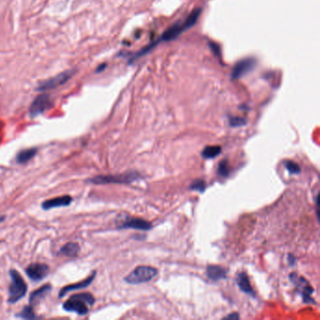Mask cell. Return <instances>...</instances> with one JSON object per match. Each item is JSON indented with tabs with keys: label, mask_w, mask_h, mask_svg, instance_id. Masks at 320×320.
Masks as SVG:
<instances>
[{
	"label": "cell",
	"mask_w": 320,
	"mask_h": 320,
	"mask_svg": "<svg viewBox=\"0 0 320 320\" xmlns=\"http://www.w3.org/2000/svg\"><path fill=\"white\" fill-rule=\"evenodd\" d=\"M10 275L12 283L9 290V302L15 303L25 297L27 291V285L18 271L12 270L10 271Z\"/></svg>",
	"instance_id": "3957f363"
},
{
	"label": "cell",
	"mask_w": 320,
	"mask_h": 320,
	"mask_svg": "<svg viewBox=\"0 0 320 320\" xmlns=\"http://www.w3.org/2000/svg\"><path fill=\"white\" fill-rule=\"evenodd\" d=\"M25 272L31 280L38 282L42 281L47 276V274L49 273V267L42 263H33L26 268Z\"/></svg>",
	"instance_id": "9c48e42d"
},
{
	"label": "cell",
	"mask_w": 320,
	"mask_h": 320,
	"mask_svg": "<svg viewBox=\"0 0 320 320\" xmlns=\"http://www.w3.org/2000/svg\"><path fill=\"white\" fill-rule=\"evenodd\" d=\"M75 72L74 71H65L61 74H57L54 77H51L47 80L43 81L38 85V91H46L56 88L57 86L64 85L66 82H68L73 76Z\"/></svg>",
	"instance_id": "5b68a950"
},
{
	"label": "cell",
	"mask_w": 320,
	"mask_h": 320,
	"mask_svg": "<svg viewBox=\"0 0 320 320\" xmlns=\"http://www.w3.org/2000/svg\"><path fill=\"white\" fill-rule=\"evenodd\" d=\"M37 151V148H27V149H25V150H22L17 155V162H18L19 164L27 163L28 161H30L32 158L35 157Z\"/></svg>",
	"instance_id": "ac0fdd59"
},
{
	"label": "cell",
	"mask_w": 320,
	"mask_h": 320,
	"mask_svg": "<svg viewBox=\"0 0 320 320\" xmlns=\"http://www.w3.org/2000/svg\"><path fill=\"white\" fill-rule=\"evenodd\" d=\"M54 105L53 99L48 94H42L34 100L30 106V116L32 117H37L43 114V112L50 109Z\"/></svg>",
	"instance_id": "52a82bcc"
},
{
	"label": "cell",
	"mask_w": 320,
	"mask_h": 320,
	"mask_svg": "<svg viewBox=\"0 0 320 320\" xmlns=\"http://www.w3.org/2000/svg\"><path fill=\"white\" fill-rule=\"evenodd\" d=\"M284 166L286 167V169L289 170V172L292 175H296V174H299L301 172V167L299 165H297L294 162L292 161H286Z\"/></svg>",
	"instance_id": "603a6c76"
},
{
	"label": "cell",
	"mask_w": 320,
	"mask_h": 320,
	"mask_svg": "<svg viewBox=\"0 0 320 320\" xmlns=\"http://www.w3.org/2000/svg\"><path fill=\"white\" fill-rule=\"evenodd\" d=\"M222 152L221 146H208L202 150V157L205 159H213Z\"/></svg>",
	"instance_id": "d6986e66"
},
{
	"label": "cell",
	"mask_w": 320,
	"mask_h": 320,
	"mask_svg": "<svg viewBox=\"0 0 320 320\" xmlns=\"http://www.w3.org/2000/svg\"><path fill=\"white\" fill-rule=\"evenodd\" d=\"M139 178V175L136 172L125 173L120 175H110V176H99L90 180L96 184L105 183H130Z\"/></svg>",
	"instance_id": "8992f818"
},
{
	"label": "cell",
	"mask_w": 320,
	"mask_h": 320,
	"mask_svg": "<svg viewBox=\"0 0 320 320\" xmlns=\"http://www.w3.org/2000/svg\"><path fill=\"white\" fill-rule=\"evenodd\" d=\"M51 290V285L50 284H45L42 287H40L39 290L34 291L30 296L29 302L31 304H35L37 302H41L43 298H45L46 295L48 294Z\"/></svg>",
	"instance_id": "2e32d148"
},
{
	"label": "cell",
	"mask_w": 320,
	"mask_h": 320,
	"mask_svg": "<svg viewBox=\"0 0 320 320\" xmlns=\"http://www.w3.org/2000/svg\"><path fill=\"white\" fill-rule=\"evenodd\" d=\"M237 283L241 291L246 293L248 295L254 296V291L252 290V285L250 283V280L245 272H240L237 278Z\"/></svg>",
	"instance_id": "9a60e30c"
},
{
	"label": "cell",
	"mask_w": 320,
	"mask_h": 320,
	"mask_svg": "<svg viewBox=\"0 0 320 320\" xmlns=\"http://www.w3.org/2000/svg\"><path fill=\"white\" fill-rule=\"evenodd\" d=\"M73 198L70 196H63V197H56V198H52L49 200H46L42 204V207L43 209H54V208H58V207H67L70 204L72 203Z\"/></svg>",
	"instance_id": "7c38bea8"
},
{
	"label": "cell",
	"mask_w": 320,
	"mask_h": 320,
	"mask_svg": "<svg viewBox=\"0 0 320 320\" xmlns=\"http://www.w3.org/2000/svg\"><path fill=\"white\" fill-rule=\"evenodd\" d=\"M95 299L89 293H80L72 296L63 303V308L67 312H74L79 315L88 313V307L93 305Z\"/></svg>",
	"instance_id": "7a4b0ae2"
},
{
	"label": "cell",
	"mask_w": 320,
	"mask_h": 320,
	"mask_svg": "<svg viewBox=\"0 0 320 320\" xmlns=\"http://www.w3.org/2000/svg\"><path fill=\"white\" fill-rule=\"evenodd\" d=\"M229 172H230V168L228 166V161H222L218 167V174L222 178H226L229 175Z\"/></svg>",
	"instance_id": "44dd1931"
},
{
	"label": "cell",
	"mask_w": 320,
	"mask_h": 320,
	"mask_svg": "<svg viewBox=\"0 0 320 320\" xmlns=\"http://www.w3.org/2000/svg\"><path fill=\"white\" fill-rule=\"evenodd\" d=\"M226 318H229V319H239V318H240V315H239L238 313H233V314L227 315Z\"/></svg>",
	"instance_id": "d4e9b609"
},
{
	"label": "cell",
	"mask_w": 320,
	"mask_h": 320,
	"mask_svg": "<svg viewBox=\"0 0 320 320\" xmlns=\"http://www.w3.org/2000/svg\"><path fill=\"white\" fill-rule=\"evenodd\" d=\"M200 13H201V10H197V11L193 12L187 18L185 19L184 21H181V22L176 23L175 25H173L157 41H155L153 43H151L150 45H148L146 48H144L140 52H138L135 56H132V58L130 60L131 61L135 60L136 58H138V57H140L143 55H146L149 50L153 49L155 45H157L158 43L169 42V41H172L174 39L179 37L182 32L189 29L190 27H191L193 25L197 23V20L199 18Z\"/></svg>",
	"instance_id": "6da1fadb"
},
{
	"label": "cell",
	"mask_w": 320,
	"mask_h": 320,
	"mask_svg": "<svg viewBox=\"0 0 320 320\" xmlns=\"http://www.w3.org/2000/svg\"><path fill=\"white\" fill-rule=\"evenodd\" d=\"M246 123V120L240 117H232L230 118V124L233 127H238V126H242Z\"/></svg>",
	"instance_id": "cb8c5ba5"
},
{
	"label": "cell",
	"mask_w": 320,
	"mask_h": 320,
	"mask_svg": "<svg viewBox=\"0 0 320 320\" xmlns=\"http://www.w3.org/2000/svg\"><path fill=\"white\" fill-rule=\"evenodd\" d=\"M18 316L22 317V318H25V319H32V318H35L36 315L34 314V310L32 306H26V307L23 309V311L21 312V314H19Z\"/></svg>",
	"instance_id": "7402d4cb"
},
{
	"label": "cell",
	"mask_w": 320,
	"mask_h": 320,
	"mask_svg": "<svg viewBox=\"0 0 320 320\" xmlns=\"http://www.w3.org/2000/svg\"><path fill=\"white\" fill-rule=\"evenodd\" d=\"M118 228H133V229H137V230H144L147 231L152 228V225L150 222L142 219V218H137V217H133V218H128L127 220H125L118 227Z\"/></svg>",
	"instance_id": "8fae6325"
},
{
	"label": "cell",
	"mask_w": 320,
	"mask_h": 320,
	"mask_svg": "<svg viewBox=\"0 0 320 320\" xmlns=\"http://www.w3.org/2000/svg\"><path fill=\"white\" fill-rule=\"evenodd\" d=\"M206 182L203 179H196L195 181L191 182L190 185V189L194 191H199V193H203L206 190Z\"/></svg>",
	"instance_id": "ffe728a7"
},
{
	"label": "cell",
	"mask_w": 320,
	"mask_h": 320,
	"mask_svg": "<svg viewBox=\"0 0 320 320\" xmlns=\"http://www.w3.org/2000/svg\"><path fill=\"white\" fill-rule=\"evenodd\" d=\"M228 271L222 267L218 265H210L207 268V276L211 281H219L223 278L227 277Z\"/></svg>",
	"instance_id": "4fadbf2b"
},
{
	"label": "cell",
	"mask_w": 320,
	"mask_h": 320,
	"mask_svg": "<svg viewBox=\"0 0 320 320\" xmlns=\"http://www.w3.org/2000/svg\"><path fill=\"white\" fill-rule=\"evenodd\" d=\"M290 280L298 285V287H302V295L303 302L305 303H314V299L311 298V295L314 292V289L308 283L304 278L299 276L295 272L290 274Z\"/></svg>",
	"instance_id": "ba28073f"
},
{
	"label": "cell",
	"mask_w": 320,
	"mask_h": 320,
	"mask_svg": "<svg viewBox=\"0 0 320 320\" xmlns=\"http://www.w3.org/2000/svg\"><path fill=\"white\" fill-rule=\"evenodd\" d=\"M289 262L290 265H294L296 263V258L293 254H289Z\"/></svg>",
	"instance_id": "484cf974"
},
{
	"label": "cell",
	"mask_w": 320,
	"mask_h": 320,
	"mask_svg": "<svg viewBox=\"0 0 320 320\" xmlns=\"http://www.w3.org/2000/svg\"><path fill=\"white\" fill-rule=\"evenodd\" d=\"M254 65H255V61L252 58H246L237 63L231 74L232 78L239 79L240 77H242L244 74H248L250 71H252Z\"/></svg>",
	"instance_id": "30bf717a"
},
{
	"label": "cell",
	"mask_w": 320,
	"mask_h": 320,
	"mask_svg": "<svg viewBox=\"0 0 320 320\" xmlns=\"http://www.w3.org/2000/svg\"><path fill=\"white\" fill-rule=\"evenodd\" d=\"M158 274V270L151 266H139L130 273L125 281L132 284L148 283Z\"/></svg>",
	"instance_id": "277c9868"
},
{
	"label": "cell",
	"mask_w": 320,
	"mask_h": 320,
	"mask_svg": "<svg viewBox=\"0 0 320 320\" xmlns=\"http://www.w3.org/2000/svg\"><path fill=\"white\" fill-rule=\"evenodd\" d=\"M80 251V247L77 243L74 242H70L67 243L65 246H63L60 250V253L69 257V258H74L78 254V252Z\"/></svg>",
	"instance_id": "e0dca14e"
},
{
	"label": "cell",
	"mask_w": 320,
	"mask_h": 320,
	"mask_svg": "<svg viewBox=\"0 0 320 320\" xmlns=\"http://www.w3.org/2000/svg\"><path fill=\"white\" fill-rule=\"evenodd\" d=\"M95 274H96V272H93L92 274H90V276H88V277L86 278V280L82 281L80 283H74V284H71V285L65 286V287L62 289L61 291H60L59 297L61 298L63 296L66 295L70 291L81 290V289H86L90 283H92V281L94 280V278H95Z\"/></svg>",
	"instance_id": "5bb4252c"
}]
</instances>
